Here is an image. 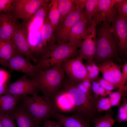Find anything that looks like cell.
<instances>
[{
    "label": "cell",
    "instance_id": "6da1fadb",
    "mask_svg": "<svg viewBox=\"0 0 127 127\" xmlns=\"http://www.w3.org/2000/svg\"><path fill=\"white\" fill-rule=\"evenodd\" d=\"M60 89L65 93L73 106L72 115L89 120L90 116L94 111L95 104L91 95L81 91L75 83L71 81L66 75Z\"/></svg>",
    "mask_w": 127,
    "mask_h": 127
},
{
    "label": "cell",
    "instance_id": "7a4b0ae2",
    "mask_svg": "<svg viewBox=\"0 0 127 127\" xmlns=\"http://www.w3.org/2000/svg\"><path fill=\"white\" fill-rule=\"evenodd\" d=\"M49 4L41 7L28 20L23 23L26 28L31 52L36 58L42 57L47 52L41 39V29L48 10Z\"/></svg>",
    "mask_w": 127,
    "mask_h": 127
},
{
    "label": "cell",
    "instance_id": "3957f363",
    "mask_svg": "<svg viewBox=\"0 0 127 127\" xmlns=\"http://www.w3.org/2000/svg\"><path fill=\"white\" fill-rule=\"evenodd\" d=\"M96 51L94 62L98 66L104 61L114 60L120 62L117 46L111 30V26L102 24L96 29Z\"/></svg>",
    "mask_w": 127,
    "mask_h": 127
},
{
    "label": "cell",
    "instance_id": "277c9868",
    "mask_svg": "<svg viewBox=\"0 0 127 127\" xmlns=\"http://www.w3.org/2000/svg\"><path fill=\"white\" fill-rule=\"evenodd\" d=\"M65 73L62 63L45 69H40L30 78L36 83L43 95L53 99L61 85Z\"/></svg>",
    "mask_w": 127,
    "mask_h": 127
},
{
    "label": "cell",
    "instance_id": "5b68a950",
    "mask_svg": "<svg viewBox=\"0 0 127 127\" xmlns=\"http://www.w3.org/2000/svg\"><path fill=\"white\" fill-rule=\"evenodd\" d=\"M21 101L26 111L39 125L51 118L57 111L53 99L38 94L22 96Z\"/></svg>",
    "mask_w": 127,
    "mask_h": 127
},
{
    "label": "cell",
    "instance_id": "8992f818",
    "mask_svg": "<svg viewBox=\"0 0 127 127\" xmlns=\"http://www.w3.org/2000/svg\"><path fill=\"white\" fill-rule=\"evenodd\" d=\"M80 45L68 42L53 45L48 53L37 64L39 71L63 63L79 55Z\"/></svg>",
    "mask_w": 127,
    "mask_h": 127
},
{
    "label": "cell",
    "instance_id": "52a82bcc",
    "mask_svg": "<svg viewBox=\"0 0 127 127\" xmlns=\"http://www.w3.org/2000/svg\"><path fill=\"white\" fill-rule=\"evenodd\" d=\"M51 0H14L9 13L15 20L23 22L28 20L42 6L49 3Z\"/></svg>",
    "mask_w": 127,
    "mask_h": 127
},
{
    "label": "cell",
    "instance_id": "ba28073f",
    "mask_svg": "<svg viewBox=\"0 0 127 127\" xmlns=\"http://www.w3.org/2000/svg\"><path fill=\"white\" fill-rule=\"evenodd\" d=\"M97 24V21L93 18L92 22L86 29L79 50V55L83 60L90 63L94 62L96 52Z\"/></svg>",
    "mask_w": 127,
    "mask_h": 127
},
{
    "label": "cell",
    "instance_id": "9c48e42d",
    "mask_svg": "<svg viewBox=\"0 0 127 127\" xmlns=\"http://www.w3.org/2000/svg\"><path fill=\"white\" fill-rule=\"evenodd\" d=\"M83 59L79 55L69 59L62 63L65 73L72 82L76 83L85 81H92Z\"/></svg>",
    "mask_w": 127,
    "mask_h": 127
},
{
    "label": "cell",
    "instance_id": "30bf717a",
    "mask_svg": "<svg viewBox=\"0 0 127 127\" xmlns=\"http://www.w3.org/2000/svg\"><path fill=\"white\" fill-rule=\"evenodd\" d=\"M111 30L119 56L127 54V17L117 14L112 22Z\"/></svg>",
    "mask_w": 127,
    "mask_h": 127
},
{
    "label": "cell",
    "instance_id": "8fae6325",
    "mask_svg": "<svg viewBox=\"0 0 127 127\" xmlns=\"http://www.w3.org/2000/svg\"><path fill=\"white\" fill-rule=\"evenodd\" d=\"M83 10L75 6L74 9L58 26L53 32L56 44L68 42V36L71 28L79 20L84 18Z\"/></svg>",
    "mask_w": 127,
    "mask_h": 127
},
{
    "label": "cell",
    "instance_id": "7c38bea8",
    "mask_svg": "<svg viewBox=\"0 0 127 127\" xmlns=\"http://www.w3.org/2000/svg\"><path fill=\"white\" fill-rule=\"evenodd\" d=\"M12 42L16 53L31 60L36 64L38 63V61L33 57L31 52L28 41L27 30L23 23H17V28Z\"/></svg>",
    "mask_w": 127,
    "mask_h": 127
},
{
    "label": "cell",
    "instance_id": "4fadbf2b",
    "mask_svg": "<svg viewBox=\"0 0 127 127\" xmlns=\"http://www.w3.org/2000/svg\"><path fill=\"white\" fill-rule=\"evenodd\" d=\"M103 78L112 83L118 89L124 85L122 79V65L111 60L104 61L98 66Z\"/></svg>",
    "mask_w": 127,
    "mask_h": 127
},
{
    "label": "cell",
    "instance_id": "5bb4252c",
    "mask_svg": "<svg viewBox=\"0 0 127 127\" xmlns=\"http://www.w3.org/2000/svg\"><path fill=\"white\" fill-rule=\"evenodd\" d=\"M2 65L11 70L23 73L30 78L38 71L37 64H33L30 60L16 52L8 61Z\"/></svg>",
    "mask_w": 127,
    "mask_h": 127
},
{
    "label": "cell",
    "instance_id": "9a60e30c",
    "mask_svg": "<svg viewBox=\"0 0 127 127\" xmlns=\"http://www.w3.org/2000/svg\"><path fill=\"white\" fill-rule=\"evenodd\" d=\"M27 77L25 75L7 86L6 94L21 96L38 94L36 83L32 79L27 78Z\"/></svg>",
    "mask_w": 127,
    "mask_h": 127
},
{
    "label": "cell",
    "instance_id": "2e32d148",
    "mask_svg": "<svg viewBox=\"0 0 127 127\" xmlns=\"http://www.w3.org/2000/svg\"><path fill=\"white\" fill-rule=\"evenodd\" d=\"M118 0H99L97 12L93 17L97 24L102 21L103 24L111 26L117 13L114 5Z\"/></svg>",
    "mask_w": 127,
    "mask_h": 127
},
{
    "label": "cell",
    "instance_id": "e0dca14e",
    "mask_svg": "<svg viewBox=\"0 0 127 127\" xmlns=\"http://www.w3.org/2000/svg\"><path fill=\"white\" fill-rule=\"evenodd\" d=\"M16 22L10 13L0 12V39L12 42L17 28Z\"/></svg>",
    "mask_w": 127,
    "mask_h": 127
},
{
    "label": "cell",
    "instance_id": "ac0fdd59",
    "mask_svg": "<svg viewBox=\"0 0 127 127\" xmlns=\"http://www.w3.org/2000/svg\"><path fill=\"white\" fill-rule=\"evenodd\" d=\"M51 118L57 120L64 127H91L88 120L75 115L65 116L57 111Z\"/></svg>",
    "mask_w": 127,
    "mask_h": 127
},
{
    "label": "cell",
    "instance_id": "d6986e66",
    "mask_svg": "<svg viewBox=\"0 0 127 127\" xmlns=\"http://www.w3.org/2000/svg\"><path fill=\"white\" fill-rule=\"evenodd\" d=\"M18 127H40L26 111L22 103L11 112Z\"/></svg>",
    "mask_w": 127,
    "mask_h": 127
},
{
    "label": "cell",
    "instance_id": "ffe728a7",
    "mask_svg": "<svg viewBox=\"0 0 127 127\" xmlns=\"http://www.w3.org/2000/svg\"><path fill=\"white\" fill-rule=\"evenodd\" d=\"M87 27V22L84 18L78 21L70 31L68 36V42L81 45Z\"/></svg>",
    "mask_w": 127,
    "mask_h": 127
},
{
    "label": "cell",
    "instance_id": "44dd1931",
    "mask_svg": "<svg viewBox=\"0 0 127 127\" xmlns=\"http://www.w3.org/2000/svg\"><path fill=\"white\" fill-rule=\"evenodd\" d=\"M22 97L8 94L0 95V114L12 112L17 107Z\"/></svg>",
    "mask_w": 127,
    "mask_h": 127
},
{
    "label": "cell",
    "instance_id": "7402d4cb",
    "mask_svg": "<svg viewBox=\"0 0 127 127\" xmlns=\"http://www.w3.org/2000/svg\"><path fill=\"white\" fill-rule=\"evenodd\" d=\"M41 37L44 47L48 52L52 47L56 43L54 40L53 29L48 18V12L41 29Z\"/></svg>",
    "mask_w": 127,
    "mask_h": 127
},
{
    "label": "cell",
    "instance_id": "603a6c76",
    "mask_svg": "<svg viewBox=\"0 0 127 127\" xmlns=\"http://www.w3.org/2000/svg\"><path fill=\"white\" fill-rule=\"evenodd\" d=\"M53 99L57 111L59 112H72L73 106L65 93L59 89Z\"/></svg>",
    "mask_w": 127,
    "mask_h": 127
},
{
    "label": "cell",
    "instance_id": "cb8c5ba5",
    "mask_svg": "<svg viewBox=\"0 0 127 127\" xmlns=\"http://www.w3.org/2000/svg\"><path fill=\"white\" fill-rule=\"evenodd\" d=\"M12 42L0 39V58L2 64L8 61L16 53Z\"/></svg>",
    "mask_w": 127,
    "mask_h": 127
},
{
    "label": "cell",
    "instance_id": "d4e9b609",
    "mask_svg": "<svg viewBox=\"0 0 127 127\" xmlns=\"http://www.w3.org/2000/svg\"><path fill=\"white\" fill-rule=\"evenodd\" d=\"M58 0H51L49 4L48 16L53 32L57 29L60 18L58 8Z\"/></svg>",
    "mask_w": 127,
    "mask_h": 127
},
{
    "label": "cell",
    "instance_id": "484cf974",
    "mask_svg": "<svg viewBox=\"0 0 127 127\" xmlns=\"http://www.w3.org/2000/svg\"><path fill=\"white\" fill-rule=\"evenodd\" d=\"M75 6V0H58V8L60 18L58 26L74 9Z\"/></svg>",
    "mask_w": 127,
    "mask_h": 127
},
{
    "label": "cell",
    "instance_id": "4316f807",
    "mask_svg": "<svg viewBox=\"0 0 127 127\" xmlns=\"http://www.w3.org/2000/svg\"><path fill=\"white\" fill-rule=\"evenodd\" d=\"M99 1L87 0L83 12L84 18L88 23V27L92 22L94 16L97 12Z\"/></svg>",
    "mask_w": 127,
    "mask_h": 127
},
{
    "label": "cell",
    "instance_id": "83f0119b",
    "mask_svg": "<svg viewBox=\"0 0 127 127\" xmlns=\"http://www.w3.org/2000/svg\"><path fill=\"white\" fill-rule=\"evenodd\" d=\"M93 121L94 127H112L115 121L111 114L108 112L103 116L94 119Z\"/></svg>",
    "mask_w": 127,
    "mask_h": 127
},
{
    "label": "cell",
    "instance_id": "f1b7e54d",
    "mask_svg": "<svg viewBox=\"0 0 127 127\" xmlns=\"http://www.w3.org/2000/svg\"><path fill=\"white\" fill-rule=\"evenodd\" d=\"M127 91L126 85L125 86L124 85L122 88H119L118 91H111L108 95L109 98L112 106H117L119 104L123 95Z\"/></svg>",
    "mask_w": 127,
    "mask_h": 127
},
{
    "label": "cell",
    "instance_id": "f546056e",
    "mask_svg": "<svg viewBox=\"0 0 127 127\" xmlns=\"http://www.w3.org/2000/svg\"><path fill=\"white\" fill-rule=\"evenodd\" d=\"M14 120L11 112L0 114V121L2 127H16Z\"/></svg>",
    "mask_w": 127,
    "mask_h": 127
},
{
    "label": "cell",
    "instance_id": "4dcf8cb0",
    "mask_svg": "<svg viewBox=\"0 0 127 127\" xmlns=\"http://www.w3.org/2000/svg\"><path fill=\"white\" fill-rule=\"evenodd\" d=\"M92 82V90L96 98H99V96L100 97V98L105 97L111 92L107 91L103 88L100 85L99 82L94 81Z\"/></svg>",
    "mask_w": 127,
    "mask_h": 127
},
{
    "label": "cell",
    "instance_id": "1f68e13d",
    "mask_svg": "<svg viewBox=\"0 0 127 127\" xmlns=\"http://www.w3.org/2000/svg\"><path fill=\"white\" fill-rule=\"evenodd\" d=\"M96 108L99 112L108 110L112 107L109 97L101 98L96 103Z\"/></svg>",
    "mask_w": 127,
    "mask_h": 127
},
{
    "label": "cell",
    "instance_id": "d6a6232c",
    "mask_svg": "<svg viewBox=\"0 0 127 127\" xmlns=\"http://www.w3.org/2000/svg\"><path fill=\"white\" fill-rule=\"evenodd\" d=\"M114 7L119 15L127 17V0H118Z\"/></svg>",
    "mask_w": 127,
    "mask_h": 127
},
{
    "label": "cell",
    "instance_id": "836d02e7",
    "mask_svg": "<svg viewBox=\"0 0 127 127\" xmlns=\"http://www.w3.org/2000/svg\"><path fill=\"white\" fill-rule=\"evenodd\" d=\"M14 0H0V12L10 13Z\"/></svg>",
    "mask_w": 127,
    "mask_h": 127
},
{
    "label": "cell",
    "instance_id": "e575fe53",
    "mask_svg": "<svg viewBox=\"0 0 127 127\" xmlns=\"http://www.w3.org/2000/svg\"><path fill=\"white\" fill-rule=\"evenodd\" d=\"M118 119L119 122L125 121L127 120V103L126 99L119 109Z\"/></svg>",
    "mask_w": 127,
    "mask_h": 127
},
{
    "label": "cell",
    "instance_id": "d590c367",
    "mask_svg": "<svg viewBox=\"0 0 127 127\" xmlns=\"http://www.w3.org/2000/svg\"><path fill=\"white\" fill-rule=\"evenodd\" d=\"M99 83L102 87L107 91H111L114 89H118L113 84L103 78L99 79Z\"/></svg>",
    "mask_w": 127,
    "mask_h": 127
},
{
    "label": "cell",
    "instance_id": "8d00e7d4",
    "mask_svg": "<svg viewBox=\"0 0 127 127\" xmlns=\"http://www.w3.org/2000/svg\"><path fill=\"white\" fill-rule=\"evenodd\" d=\"M41 127H62L61 125L58 121L56 122L47 119L43 122L42 125Z\"/></svg>",
    "mask_w": 127,
    "mask_h": 127
},
{
    "label": "cell",
    "instance_id": "74e56055",
    "mask_svg": "<svg viewBox=\"0 0 127 127\" xmlns=\"http://www.w3.org/2000/svg\"><path fill=\"white\" fill-rule=\"evenodd\" d=\"M10 76L6 71L0 69V84H6Z\"/></svg>",
    "mask_w": 127,
    "mask_h": 127
},
{
    "label": "cell",
    "instance_id": "f35d334b",
    "mask_svg": "<svg viewBox=\"0 0 127 127\" xmlns=\"http://www.w3.org/2000/svg\"><path fill=\"white\" fill-rule=\"evenodd\" d=\"M122 79L123 84L124 85L127 81V62H126L122 65Z\"/></svg>",
    "mask_w": 127,
    "mask_h": 127
},
{
    "label": "cell",
    "instance_id": "ab89813d",
    "mask_svg": "<svg viewBox=\"0 0 127 127\" xmlns=\"http://www.w3.org/2000/svg\"><path fill=\"white\" fill-rule=\"evenodd\" d=\"M87 0H75V6L83 10L85 8Z\"/></svg>",
    "mask_w": 127,
    "mask_h": 127
},
{
    "label": "cell",
    "instance_id": "60d3db41",
    "mask_svg": "<svg viewBox=\"0 0 127 127\" xmlns=\"http://www.w3.org/2000/svg\"><path fill=\"white\" fill-rule=\"evenodd\" d=\"M7 88L6 84H0V95L6 94Z\"/></svg>",
    "mask_w": 127,
    "mask_h": 127
},
{
    "label": "cell",
    "instance_id": "b9f144b4",
    "mask_svg": "<svg viewBox=\"0 0 127 127\" xmlns=\"http://www.w3.org/2000/svg\"><path fill=\"white\" fill-rule=\"evenodd\" d=\"M91 64L93 73L96 76L98 77L99 71L98 66L94 62Z\"/></svg>",
    "mask_w": 127,
    "mask_h": 127
},
{
    "label": "cell",
    "instance_id": "7bdbcfd3",
    "mask_svg": "<svg viewBox=\"0 0 127 127\" xmlns=\"http://www.w3.org/2000/svg\"><path fill=\"white\" fill-rule=\"evenodd\" d=\"M81 83L90 92L92 90V86L90 82L88 81H85Z\"/></svg>",
    "mask_w": 127,
    "mask_h": 127
},
{
    "label": "cell",
    "instance_id": "ee69618b",
    "mask_svg": "<svg viewBox=\"0 0 127 127\" xmlns=\"http://www.w3.org/2000/svg\"><path fill=\"white\" fill-rule=\"evenodd\" d=\"M0 127H2L1 123L0 121Z\"/></svg>",
    "mask_w": 127,
    "mask_h": 127
},
{
    "label": "cell",
    "instance_id": "f6af8a7d",
    "mask_svg": "<svg viewBox=\"0 0 127 127\" xmlns=\"http://www.w3.org/2000/svg\"><path fill=\"white\" fill-rule=\"evenodd\" d=\"M0 65H1V60L0 58Z\"/></svg>",
    "mask_w": 127,
    "mask_h": 127
}]
</instances>
